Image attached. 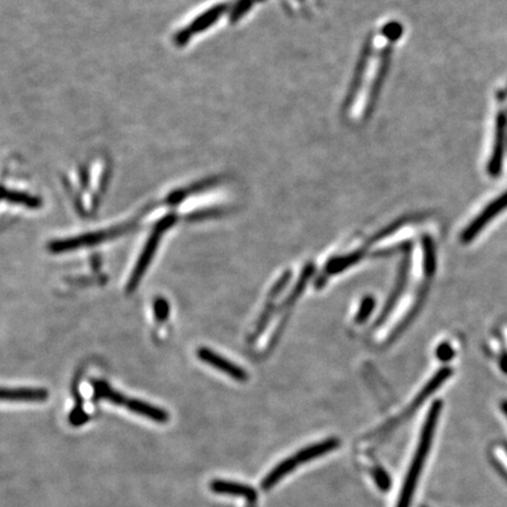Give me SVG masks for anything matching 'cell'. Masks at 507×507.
<instances>
[{"label":"cell","mask_w":507,"mask_h":507,"mask_svg":"<svg viewBox=\"0 0 507 507\" xmlns=\"http://www.w3.org/2000/svg\"><path fill=\"white\" fill-rule=\"evenodd\" d=\"M442 408H443L442 403L436 402L429 410L425 422L422 426V433H420V443L417 447L413 463L410 465L409 471L406 474L405 483L403 485L402 492L399 494L397 507H410L411 505L422 467L425 465L426 458L429 456L430 447L432 445L433 436H435L437 422L440 418Z\"/></svg>","instance_id":"6da1fadb"},{"label":"cell","mask_w":507,"mask_h":507,"mask_svg":"<svg viewBox=\"0 0 507 507\" xmlns=\"http://www.w3.org/2000/svg\"><path fill=\"white\" fill-rule=\"evenodd\" d=\"M338 445L339 443L337 440H328L323 443L315 444L311 447H305V450L298 451L294 456L284 460L283 463L278 464V467H275L274 470L264 478L262 481V489L266 491L271 490V487H274L282 478L293 472L296 467L307 463V462H310L317 457L323 456L325 453L332 452Z\"/></svg>","instance_id":"7a4b0ae2"},{"label":"cell","mask_w":507,"mask_h":507,"mask_svg":"<svg viewBox=\"0 0 507 507\" xmlns=\"http://www.w3.org/2000/svg\"><path fill=\"white\" fill-rule=\"evenodd\" d=\"M175 220V217H173V215H168V217L161 219L156 224L153 233L151 234V236L146 242L139 260L136 262L134 271H133L132 275L129 278V284H127V291L129 293H133V291L136 290V288L139 285L141 278H143V275H145L146 271H147V268L151 263V261L153 260V257L156 255V249L159 247V242L161 240V237H163V234L174 224Z\"/></svg>","instance_id":"3957f363"},{"label":"cell","mask_w":507,"mask_h":507,"mask_svg":"<svg viewBox=\"0 0 507 507\" xmlns=\"http://www.w3.org/2000/svg\"><path fill=\"white\" fill-rule=\"evenodd\" d=\"M127 228L129 227H118L114 229L100 230V231L86 234V235H82V236L53 241L50 244L48 248H50V251L52 253L59 254L64 253V251H75V249H79V248L91 247V246L102 244L104 241L111 240L113 237L121 235L124 231L127 230Z\"/></svg>","instance_id":"277c9868"},{"label":"cell","mask_w":507,"mask_h":507,"mask_svg":"<svg viewBox=\"0 0 507 507\" xmlns=\"http://www.w3.org/2000/svg\"><path fill=\"white\" fill-rule=\"evenodd\" d=\"M507 209V192L501 194V197L494 200L467 227V229L464 230L462 235L463 242H471L474 237L477 236L478 234L481 230L490 224L491 221L494 220V217L499 215L501 212Z\"/></svg>","instance_id":"5b68a950"},{"label":"cell","mask_w":507,"mask_h":507,"mask_svg":"<svg viewBox=\"0 0 507 507\" xmlns=\"http://www.w3.org/2000/svg\"><path fill=\"white\" fill-rule=\"evenodd\" d=\"M507 116L504 111L498 113L496 119V134H494V148L487 173L491 176L501 175L504 161L505 141H506Z\"/></svg>","instance_id":"8992f818"},{"label":"cell","mask_w":507,"mask_h":507,"mask_svg":"<svg viewBox=\"0 0 507 507\" xmlns=\"http://www.w3.org/2000/svg\"><path fill=\"white\" fill-rule=\"evenodd\" d=\"M197 356H199V359L202 362L224 372L235 381H239V382L247 381V372L244 371V369H241L240 366L234 364L233 362H230L228 359L217 354V352H214L213 350H210L208 348H200L197 350Z\"/></svg>","instance_id":"52a82bcc"},{"label":"cell","mask_w":507,"mask_h":507,"mask_svg":"<svg viewBox=\"0 0 507 507\" xmlns=\"http://www.w3.org/2000/svg\"><path fill=\"white\" fill-rule=\"evenodd\" d=\"M210 489L214 494L242 497L249 503L256 501V491L247 485H244V484L224 481V480H214L213 483L210 484Z\"/></svg>","instance_id":"ba28073f"},{"label":"cell","mask_w":507,"mask_h":507,"mask_svg":"<svg viewBox=\"0 0 507 507\" xmlns=\"http://www.w3.org/2000/svg\"><path fill=\"white\" fill-rule=\"evenodd\" d=\"M48 398L45 389L34 388H14L1 390V399L9 402H43Z\"/></svg>","instance_id":"9c48e42d"},{"label":"cell","mask_w":507,"mask_h":507,"mask_svg":"<svg viewBox=\"0 0 507 507\" xmlns=\"http://www.w3.org/2000/svg\"><path fill=\"white\" fill-rule=\"evenodd\" d=\"M3 199L9 202L17 203L28 207L31 209H38L41 207V200L39 197H32L30 194L17 192V190H10L4 188Z\"/></svg>","instance_id":"30bf717a"},{"label":"cell","mask_w":507,"mask_h":507,"mask_svg":"<svg viewBox=\"0 0 507 507\" xmlns=\"http://www.w3.org/2000/svg\"><path fill=\"white\" fill-rule=\"evenodd\" d=\"M359 255H351V256L343 257L338 258L330 263L328 267V271L332 273H337V271H344L347 268L350 267L352 263H355L356 261H359Z\"/></svg>","instance_id":"8fae6325"},{"label":"cell","mask_w":507,"mask_h":507,"mask_svg":"<svg viewBox=\"0 0 507 507\" xmlns=\"http://www.w3.org/2000/svg\"><path fill=\"white\" fill-rule=\"evenodd\" d=\"M435 269V253H433L432 244L429 241L425 244V271L426 274H433Z\"/></svg>","instance_id":"7c38bea8"},{"label":"cell","mask_w":507,"mask_h":507,"mask_svg":"<svg viewBox=\"0 0 507 507\" xmlns=\"http://www.w3.org/2000/svg\"><path fill=\"white\" fill-rule=\"evenodd\" d=\"M374 305H375V302L372 298H366L362 303V307H361V310H359V315H357V321L363 322L368 317L370 312H371L372 309H374Z\"/></svg>","instance_id":"4fadbf2b"},{"label":"cell","mask_w":507,"mask_h":507,"mask_svg":"<svg viewBox=\"0 0 507 507\" xmlns=\"http://www.w3.org/2000/svg\"><path fill=\"white\" fill-rule=\"evenodd\" d=\"M437 355H438L440 359H443V361L451 359L453 356L452 349L447 344L440 345V348H438V351H437Z\"/></svg>","instance_id":"5bb4252c"},{"label":"cell","mask_w":507,"mask_h":507,"mask_svg":"<svg viewBox=\"0 0 507 507\" xmlns=\"http://www.w3.org/2000/svg\"><path fill=\"white\" fill-rule=\"evenodd\" d=\"M501 369H503V371L507 374V354H504V355L501 356Z\"/></svg>","instance_id":"9a60e30c"},{"label":"cell","mask_w":507,"mask_h":507,"mask_svg":"<svg viewBox=\"0 0 507 507\" xmlns=\"http://www.w3.org/2000/svg\"><path fill=\"white\" fill-rule=\"evenodd\" d=\"M501 410H503L505 416L507 417V400H503V402H501Z\"/></svg>","instance_id":"2e32d148"},{"label":"cell","mask_w":507,"mask_h":507,"mask_svg":"<svg viewBox=\"0 0 507 507\" xmlns=\"http://www.w3.org/2000/svg\"><path fill=\"white\" fill-rule=\"evenodd\" d=\"M505 450H506L507 452V444H505Z\"/></svg>","instance_id":"e0dca14e"}]
</instances>
